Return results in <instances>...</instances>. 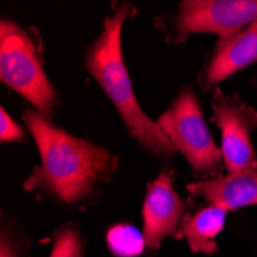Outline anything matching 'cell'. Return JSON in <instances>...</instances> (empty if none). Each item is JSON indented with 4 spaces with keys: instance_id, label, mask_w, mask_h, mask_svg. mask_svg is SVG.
I'll list each match as a JSON object with an SVG mask.
<instances>
[{
    "instance_id": "cell-4",
    "label": "cell",
    "mask_w": 257,
    "mask_h": 257,
    "mask_svg": "<svg viewBox=\"0 0 257 257\" xmlns=\"http://www.w3.org/2000/svg\"><path fill=\"white\" fill-rule=\"evenodd\" d=\"M176 151L188 160L191 170L199 176H211L220 171L223 154L214 144L199 100L190 88H185L171 106L157 120Z\"/></svg>"
},
{
    "instance_id": "cell-7",
    "label": "cell",
    "mask_w": 257,
    "mask_h": 257,
    "mask_svg": "<svg viewBox=\"0 0 257 257\" xmlns=\"http://www.w3.org/2000/svg\"><path fill=\"white\" fill-rule=\"evenodd\" d=\"M174 174L163 171L150 185L144 202V236L150 249H157L162 240L179 229L185 203L174 190Z\"/></svg>"
},
{
    "instance_id": "cell-1",
    "label": "cell",
    "mask_w": 257,
    "mask_h": 257,
    "mask_svg": "<svg viewBox=\"0 0 257 257\" xmlns=\"http://www.w3.org/2000/svg\"><path fill=\"white\" fill-rule=\"evenodd\" d=\"M22 119L40 153V165L27 179L25 190L40 191L71 206L94 199L100 185L108 182L117 168V157L53 125L48 117L34 109L23 111Z\"/></svg>"
},
{
    "instance_id": "cell-10",
    "label": "cell",
    "mask_w": 257,
    "mask_h": 257,
    "mask_svg": "<svg viewBox=\"0 0 257 257\" xmlns=\"http://www.w3.org/2000/svg\"><path fill=\"white\" fill-rule=\"evenodd\" d=\"M228 211L219 206H208L193 216H185L176 237H183L193 252L214 254L217 251L216 237L225 226Z\"/></svg>"
},
{
    "instance_id": "cell-8",
    "label": "cell",
    "mask_w": 257,
    "mask_h": 257,
    "mask_svg": "<svg viewBox=\"0 0 257 257\" xmlns=\"http://www.w3.org/2000/svg\"><path fill=\"white\" fill-rule=\"evenodd\" d=\"M257 60V20L228 39H219L200 76L202 86L211 88Z\"/></svg>"
},
{
    "instance_id": "cell-2",
    "label": "cell",
    "mask_w": 257,
    "mask_h": 257,
    "mask_svg": "<svg viewBox=\"0 0 257 257\" xmlns=\"http://www.w3.org/2000/svg\"><path fill=\"white\" fill-rule=\"evenodd\" d=\"M131 11H134L131 5L123 4L105 19L102 33L85 54V68L117 108L130 134L154 156L170 159L176 148L159 123L153 122L140 108L123 60L122 28Z\"/></svg>"
},
{
    "instance_id": "cell-14",
    "label": "cell",
    "mask_w": 257,
    "mask_h": 257,
    "mask_svg": "<svg viewBox=\"0 0 257 257\" xmlns=\"http://www.w3.org/2000/svg\"><path fill=\"white\" fill-rule=\"evenodd\" d=\"M0 257H19V254L16 252V249L13 248L11 242L2 236V246H0Z\"/></svg>"
},
{
    "instance_id": "cell-3",
    "label": "cell",
    "mask_w": 257,
    "mask_h": 257,
    "mask_svg": "<svg viewBox=\"0 0 257 257\" xmlns=\"http://www.w3.org/2000/svg\"><path fill=\"white\" fill-rule=\"evenodd\" d=\"M0 79L51 119L57 92L40 63L36 43L25 28L10 19L0 22Z\"/></svg>"
},
{
    "instance_id": "cell-12",
    "label": "cell",
    "mask_w": 257,
    "mask_h": 257,
    "mask_svg": "<svg viewBox=\"0 0 257 257\" xmlns=\"http://www.w3.org/2000/svg\"><path fill=\"white\" fill-rule=\"evenodd\" d=\"M85 239L74 223L60 226L54 234V246L50 257H83Z\"/></svg>"
},
{
    "instance_id": "cell-5",
    "label": "cell",
    "mask_w": 257,
    "mask_h": 257,
    "mask_svg": "<svg viewBox=\"0 0 257 257\" xmlns=\"http://www.w3.org/2000/svg\"><path fill=\"white\" fill-rule=\"evenodd\" d=\"M257 20V0H185L173 20V39L213 33L220 39L237 34Z\"/></svg>"
},
{
    "instance_id": "cell-6",
    "label": "cell",
    "mask_w": 257,
    "mask_h": 257,
    "mask_svg": "<svg viewBox=\"0 0 257 257\" xmlns=\"http://www.w3.org/2000/svg\"><path fill=\"white\" fill-rule=\"evenodd\" d=\"M214 120L222 131V154L228 174L239 173L255 162L251 133L257 128V112L237 96L214 92Z\"/></svg>"
},
{
    "instance_id": "cell-11",
    "label": "cell",
    "mask_w": 257,
    "mask_h": 257,
    "mask_svg": "<svg viewBox=\"0 0 257 257\" xmlns=\"http://www.w3.org/2000/svg\"><path fill=\"white\" fill-rule=\"evenodd\" d=\"M106 245L117 257H137L145 249V236L136 226L119 223L106 232Z\"/></svg>"
},
{
    "instance_id": "cell-9",
    "label": "cell",
    "mask_w": 257,
    "mask_h": 257,
    "mask_svg": "<svg viewBox=\"0 0 257 257\" xmlns=\"http://www.w3.org/2000/svg\"><path fill=\"white\" fill-rule=\"evenodd\" d=\"M190 193L205 197L209 203L234 211L242 206L257 205V160L243 171L190 183Z\"/></svg>"
},
{
    "instance_id": "cell-13",
    "label": "cell",
    "mask_w": 257,
    "mask_h": 257,
    "mask_svg": "<svg viewBox=\"0 0 257 257\" xmlns=\"http://www.w3.org/2000/svg\"><path fill=\"white\" fill-rule=\"evenodd\" d=\"M0 140L4 144L7 142H25L27 136L23 128L14 122V119L5 111V108L0 109Z\"/></svg>"
}]
</instances>
